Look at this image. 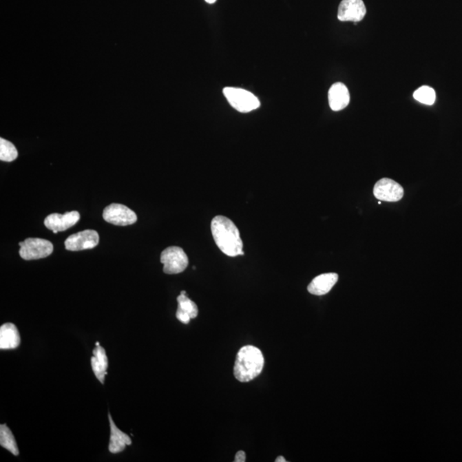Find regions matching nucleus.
Here are the masks:
<instances>
[{"label": "nucleus", "instance_id": "nucleus-1", "mask_svg": "<svg viewBox=\"0 0 462 462\" xmlns=\"http://www.w3.org/2000/svg\"><path fill=\"white\" fill-rule=\"evenodd\" d=\"M211 229L215 243L224 255L230 257L244 255L240 232L230 218L215 217L211 221Z\"/></svg>", "mask_w": 462, "mask_h": 462}, {"label": "nucleus", "instance_id": "nucleus-2", "mask_svg": "<svg viewBox=\"0 0 462 462\" xmlns=\"http://www.w3.org/2000/svg\"><path fill=\"white\" fill-rule=\"evenodd\" d=\"M264 359L260 349L246 345L240 349L236 355L234 375L242 383L249 382L263 371Z\"/></svg>", "mask_w": 462, "mask_h": 462}, {"label": "nucleus", "instance_id": "nucleus-3", "mask_svg": "<svg viewBox=\"0 0 462 462\" xmlns=\"http://www.w3.org/2000/svg\"><path fill=\"white\" fill-rule=\"evenodd\" d=\"M223 92L229 104L235 110L242 114L255 111L260 107L259 98L251 92L242 90V88L231 87L224 88Z\"/></svg>", "mask_w": 462, "mask_h": 462}, {"label": "nucleus", "instance_id": "nucleus-4", "mask_svg": "<svg viewBox=\"0 0 462 462\" xmlns=\"http://www.w3.org/2000/svg\"><path fill=\"white\" fill-rule=\"evenodd\" d=\"M19 255L24 260L47 258L54 252V245L48 240L27 238L19 243Z\"/></svg>", "mask_w": 462, "mask_h": 462}, {"label": "nucleus", "instance_id": "nucleus-5", "mask_svg": "<svg viewBox=\"0 0 462 462\" xmlns=\"http://www.w3.org/2000/svg\"><path fill=\"white\" fill-rule=\"evenodd\" d=\"M161 263L164 264L165 274L172 275L182 273L189 266V258L183 249L179 246H169L161 253Z\"/></svg>", "mask_w": 462, "mask_h": 462}, {"label": "nucleus", "instance_id": "nucleus-6", "mask_svg": "<svg viewBox=\"0 0 462 462\" xmlns=\"http://www.w3.org/2000/svg\"><path fill=\"white\" fill-rule=\"evenodd\" d=\"M103 218L107 223L118 227L132 225L137 221L135 211L122 204L112 203L105 208Z\"/></svg>", "mask_w": 462, "mask_h": 462}, {"label": "nucleus", "instance_id": "nucleus-7", "mask_svg": "<svg viewBox=\"0 0 462 462\" xmlns=\"http://www.w3.org/2000/svg\"><path fill=\"white\" fill-rule=\"evenodd\" d=\"M373 195L381 202H397L403 198L404 189L394 180L382 178L376 182Z\"/></svg>", "mask_w": 462, "mask_h": 462}, {"label": "nucleus", "instance_id": "nucleus-8", "mask_svg": "<svg viewBox=\"0 0 462 462\" xmlns=\"http://www.w3.org/2000/svg\"><path fill=\"white\" fill-rule=\"evenodd\" d=\"M100 242V235L94 230H86L70 235L65 242V249L69 251H83L93 249Z\"/></svg>", "mask_w": 462, "mask_h": 462}, {"label": "nucleus", "instance_id": "nucleus-9", "mask_svg": "<svg viewBox=\"0 0 462 462\" xmlns=\"http://www.w3.org/2000/svg\"><path fill=\"white\" fill-rule=\"evenodd\" d=\"M366 14L363 0H343L338 7L337 19L341 22H361Z\"/></svg>", "mask_w": 462, "mask_h": 462}, {"label": "nucleus", "instance_id": "nucleus-10", "mask_svg": "<svg viewBox=\"0 0 462 462\" xmlns=\"http://www.w3.org/2000/svg\"><path fill=\"white\" fill-rule=\"evenodd\" d=\"M80 220L78 211H69L65 214L52 213L45 218V227L51 230L54 234L65 231L72 228Z\"/></svg>", "mask_w": 462, "mask_h": 462}, {"label": "nucleus", "instance_id": "nucleus-11", "mask_svg": "<svg viewBox=\"0 0 462 462\" xmlns=\"http://www.w3.org/2000/svg\"><path fill=\"white\" fill-rule=\"evenodd\" d=\"M328 100L331 110L334 112L344 110L350 102V94L347 86L342 83H334L330 88Z\"/></svg>", "mask_w": 462, "mask_h": 462}, {"label": "nucleus", "instance_id": "nucleus-12", "mask_svg": "<svg viewBox=\"0 0 462 462\" xmlns=\"http://www.w3.org/2000/svg\"><path fill=\"white\" fill-rule=\"evenodd\" d=\"M338 275L337 273H324L313 278L308 287L310 294L324 295L328 294L337 284Z\"/></svg>", "mask_w": 462, "mask_h": 462}, {"label": "nucleus", "instance_id": "nucleus-13", "mask_svg": "<svg viewBox=\"0 0 462 462\" xmlns=\"http://www.w3.org/2000/svg\"><path fill=\"white\" fill-rule=\"evenodd\" d=\"M91 366L95 377L101 384H104L105 376L107 375L108 358L105 348L101 347L98 343L96 344V347L93 350Z\"/></svg>", "mask_w": 462, "mask_h": 462}, {"label": "nucleus", "instance_id": "nucleus-14", "mask_svg": "<svg viewBox=\"0 0 462 462\" xmlns=\"http://www.w3.org/2000/svg\"><path fill=\"white\" fill-rule=\"evenodd\" d=\"M108 417L111 426V439L108 449L112 454H118L125 450L126 446L130 445L132 441L129 435L116 428L111 414H108Z\"/></svg>", "mask_w": 462, "mask_h": 462}, {"label": "nucleus", "instance_id": "nucleus-15", "mask_svg": "<svg viewBox=\"0 0 462 462\" xmlns=\"http://www.w3.org/2000/svg\"><path fill=\"white\" fill-rule=\"evenodd\" d=\"M21 337L19 329L12 323L3 324L0 327V348L14 349L19 347Z\"/></svg>", "mask_w": 462, "mask_h": 462}, {"label": "nucleus", "instance_id": "nucleus-16", "mask_svg": "<svg viewBox=\"0 0 462 462\" xmlns=\"http://www.w3.org/2000/svg\"><path fill=\"white\" fill-rule=\"evenodd\" d=\"M0 445L9 450L14 456H19V450L17 447L15 437L6 425L0 426Z\"/></svg>", "mask_w": 462, "mask_h": 462}, {"label": "nucleus", "instance_id": "nucleus-17", "mask_svg": "<svg viewBox=\"0 0 462 462\" xmlns=\"http://www.w3.org/2000/svg\"><path fill=\"white\" fill-rule=\"evenodd\" d=\"M178 311L186 313L191 319H196L198 316V306L191 300L187 297L186 294L180 295L178 297Z\"/></svg>", "mask_w": 462, "mask_h": 462}, {"label": "nucleus", "instance_id": "nucleus-18", "mask_svg": "<svg viewBox=\"0 0 462 462\" xmlns=\"http://www.w3.org/2000/svg\"><path fill=\"white\" fill-rule=\"evenodd\" d=\"M414 98L419 103L432 105L436 102L437 95L432 87L422 86L414 92Z\"/></svg>", "mask_w": 462, "mask_h": 462}, {"label": "nucleus", "instance_id": "nucleus-19", "mask_svg": "<svg viewBox=\"0 0 462 462\" xmlns=\"http://www.w3.org/2000/svg\"><path fill=\"white\" fill-rule=\"evenodd\" d=\"M19 157V151L14 145L6 139H0V160L12 162Z\"/></svg>", "mask_w": 462, "mask_h": 462}, {"label": "nucleus", "instance_id": "nucleus-20", "mask_svg": "<svg viewBox=\"0 0 462 462\" xmlns=\"http://www.w3.org/2000/svg\"><path fill=\"white\" fill-rule=\"evenodd\" d=\"M235 462H245L246 461V454L244 451H238V453L235 454Z\"/></svg>", "mask_w": 462, "mask_h": 462}, {"label": "nucleus", "instance_id": "nucleus-21", "mask_svg": "<svg viewBox=\"0 0 462 462\" xmlns=\"http://www.w3.org/2000/svg\"><path fill=\"white\" fill-rule=\"evenodd\" d=\"M276 461V462H286L287 461L285 460V458L283 457V456H278L277 458L276 461Z\"/></svg>", "mask_w": 462, "mask_h": 462}, {"label": "nucleus", "instance_id": "nucleus-22", "mask_svg": "<svg viewBox=\"0 0 462 462\" xmlns=\"http://www.w3.org/2000/svg\"><path fill=\"white\" fill-rule=\"evenodd\" d=\"M204 1H206L208 3H211H211H214L215 2H216L217 0H204Z\"/></svg>", "mask_w": 462, "mask_h": 462}]
</instances>
